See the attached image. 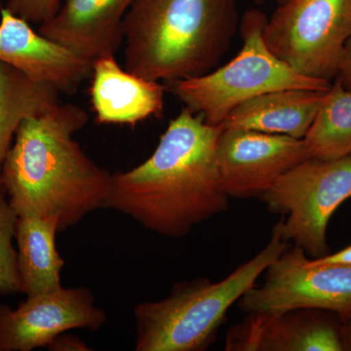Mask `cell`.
Segmentation results:
<instances>
[{
    "label": "cell",
    "mask_w": 351,
    "mask_h": 351,
    "mask_svg": "<svg viewBox=\"0 0 351 351\" xmlns=\"http://www.w3.org/2000/svg\"><path fill=\"white\" fill-rule=\"evenodd\" d=\"M221 132L223 126L182 108L145 162L112 174L107 208L170 239H182L223 213L230 197L218 165Z\"/></svg>",
    "instance_id": "obj_1"
},
{
    "label": "cell",
    "mask_w": 351,
    "mask_h": 351,
    "mask_svg": "<svg viewBox=\"0 0 351 351\" xmlns=\"http://www.w3.org/2000/svg\"><path fill=\"white\" fill-rule=\"evenodd\" d=\"M88 114L71 103H57L23 120L7 154L0 184L17 216L59 219V232L88 214L107 208L112 174L83 152L73 135Z\"/></svg>",
    "instance_id": "obj_2"
},
{
    "label": "cell",
    "mask_w": 351,
    "mask_h": 351,
    "mask_svg": "<svg viewBox=\"0 0 351 351\" xmlns=\"http://www.w3.org/2000/svg\"><path fill=\"white\" fill-rule=\"evenodd\" d=\"M237 27L235 0H135L123 21L124 69L158 82L205 75Z\"/></svg>",
    "instance_id": "obj_3"
},
{
    "label": "cell",
    "mask_w": 351,
    "mask_h": 351,
    "mask_svg": "<svg viewBox=\"0 0 351 351\" xmlns=\"http://www.w3.org/2000/svg\"><path fill=\"white\" fill-rule=\"evenodd\" d=\"M287 249L276 223L269 243L219 282L197 278L176 284L160 301L134 308L137 351H201L216 338L230 307Z\"/></svg>",
    "instance_id": "obj_4"
},
{
    "label": "cell",
    "mask_w": 351,
    "mask_h": 351,
    "mask_svg": "<svg viewBox=\"0 0 351 351\" xmlns=\"http://www.w3.org/2000/svg\"><path fill=\"white\" fill-rule=\"evenodd\" d=\"M267 16L246 11L240 23L243 41L232 61L205 75L165 82L166 90L206 123L223 126L234 108L260 95L283 89L328 91L331 82L300 75L276 57L263 40Z\"/></svg>",
    "instance_id": "obj_5"
},
{
    "label": "cell",
    "mask_w": 351,
    "mask_h": 351,
    "mask_svg": "<svg viewBox=\"0 0 351 351\" xmlns=\"http://www.w3.org/2000/svg\"><path fill=\"white\" fill-rule=\"evenodd\" d=\"M351 197V154L339 158L308 157L284 173L261 198L279 221L281 235L314 258L329 254L328 226Z\"/></svg>",
    "instance_id": "obj_6"
},
{
    "label": "cell",
    "mask_w": 351,
    "mask_h": 351,
    "mask_svg": "<svg viewBox=\"0 0 351 351\" xmlns=\"http://www.w3.org/2000/svg\"><path fill=\"white\" fill-rule=\"evenodd\" d=\"M263 36L300 75L330 82L351 38V0H285L267 18Z\"/></svg>",
    "instance_id": "obj_7"
},
{
    "label": "cell",
    "mask_w": 351,
    "mask_h": 351,
    "mask_svg": "<svg viewBox=\"0 0 351 351\" xmlns=\"http://www.w3.org/2000/svg\"><path fill=\"white\" fill-rule=\"evenodd\" d=\"M263 283L239 301L243 313H281L298 308L351 314V265H313L301 247L286 249L265 269Z\"/></svg>",
    "instance_id": "obj_8"
},
{
    "label": "cell",
    "mask_w": 351,
    "mask_h": 351,
    "mask_svg": "<svg viewBox=\"0 0 351 351\" xmlns=\"http://www.w3.org/2000/svg\"><path fill=\"white\" fill-rule=\"evenodd\" d=\"M107 314L85 287L58 289L27 297L17 308L0 306V351H32L47 348L56 337L73 329L97 331Z\"/></svg>",
    "instance_id": "obj_9"
},
{
    "label": "cell",
    "mask_w": 351,
    "mask_h": 351,
    "mask_svg": "<svg viewBox=\"0 0 351 351\" xmlns=\"http://www.w3.org/2000/svg\"><path fill=\"white\" fill-rule=\"evenodd\" d=\"M217 154L230 198L261 197L280 176L311 157L304 138L237 128H223Z\"/></svg>",
    "instance_id": "obj_10"
},
{
    "label": "cell",
    "mask_w": 351,
    "mask_h": 351,
    "mask_svg": "<svg viewBox=\"0 0 351 351\" xmlns=\"http://www.w3.org/2000/svg\"><path fill=\"white\" fill-rule=\"evenodd\" d=\"M228 332L226 350L232 351H343L341 319L315 308L248 313Z\"/></svg>",
    "instance_id": "obj_11"
},
{
    "label": "cell",
    "mask_w": 351,
    "mask_h": 351,
    "mask_svg": "<svg viewBox=\"0 0 351 351\" xmlns=\"http://www.w3.org/2000/svg\"><path fill=\"white\" fill-rule=\"evenodd\" d=\"M7 8L0 13V62L59 93L73 94L91 75L92 64L34 31Z\"/></svg>",
    "instance_id": "obj_12"
},
{
    "label": "cell",
    "mask_w": 351,
    "mask_h": 351,
    "mask_svg": "<svg viewBox=\"0 0 351 351\" xmlns=\"http://www.w3.org/2000/svg\"><path fill=\"white\" fill-rule=\"evenodd\" d=\"M134 1L66 0L38 32L93 64L119 52L124 41V17Z\"/></svg>",
    "instance_id": "obj_13"
},
{
    "label": "cell",
    "mask_w": 351,
    "mask_h": 351,
    "mask_svg": "<svg viewBox=\"0 0 351 351\" xmlns=\"http://www.w3.org/2000/svg\"><path fill=\"white\" fill-rule=\"evenodd\" d=\"M90 99L99 124L137 125L162 114L166 88L121 68L115 56L92 64Z\"/></svg>",
    "instance_id": "obj_14"
},
{
    "label": "cell",
    "mask_w": 351,
    "mask_h": 351,
    "mask_svg": "<svg viewBox=\"0 0 351 351\" xmlns=\"http://www.w3.org/2000/svg\"><path fill=\"white\" fill-rule=\"evenodd\" d=\"M328 91L283 89L260 95L234 108L226 117L223 128L245 129L302 140Z\"/></svg>",
    "instance_id": "obj_15"
},
{
    "label": "cell",
    "mask_w": 351,
    "mask_h": 351,
    "mask_svg": "<svg viewBox=\"0 0 351 351\" xmlns=\"http://www.w3.org/2000/svg\"><path fill=\"white\" fill-rule=\"evenodd\" d=\"M59 219L55 216H18L15 239L23 293L27 297L47 294L63 287L64 265L56 247Z\"/></svg>",
    "instance_id": "obj_16"
},
{
    "label": "cell",
    "mask_w": 351,
    "mask_h": 351,
    "mask_svg": "<svg viewBox=\"0 0 351 351\" xmlns=\"http://www.w3.org/2000/svg\"><path fill=\"white\" fill-rule=\"evenodd\" d=\"M59 92L0 62V176L23 120L59 103Z\"/></svg>",
    "instance_id": "obj_17"
},
{
    "label": "cell",
    "mask_w": 351,
    "mask_h": 351,
    "mask_svg": "<svg viewBox=\"0 0 351 351\" xmlns=\"http://www.w3.org/2000/svg\"><path fill=\"white\" fill-rule=\"evenodd\" d=\"M309 156L339 158L351 154V91L336 80L304 138Z\"/></svg>",
    "instance_id": "obj_18"
},
{
    "label": "cell",
    "mask_w": 351,
    "mask_h": 351,
    "mask_svg": "<svg viewBox=\"0 0 351 351\" xmlns=\"http://www.w3.org/2000/svg\"><path fill=\"white\" fill-rule=\"evenodd\" d=\"M17 218L0 184V295L23 293L17 251L13 245Z\"/></svg>",
    "instance_id": "obj_19"
},
{
    "label": "cell",
    "mask_w": 351,
    "mask_h": 351,
    "mask_svg": "<svg viewBox=\"0 0 351 351\" xmlns=\"http://www.w3.org/2000/svg\"><path fill=\"white\" fill-rule=\"evenodd\" d=\"M61 0H7L5 8L29 23L43 24L61 7Z\"/></svg>",
    "instance_id": "obj_20"
},
{
    "label": "cell",
    "mask_w": 351,
    "mask_h": 351,
    "mask_svg": "<svg viewBox=\"0 0 351 351\" xmlns=\"http://www.w3.org/2000/svg\"><path fill=\"white\" fill-rule=\"evenodd\" d=\"M47 348L53 351L92 350V348H89L82 339L73 335H66L64 332L53 339Z\"/></svg>",
    "instance_id": "obj_21"
},
{
    "label": "cell",
    "mask_w": 351,
    "mask_h": 351,
    "mask_svg": "<svg viewBox=\"0 0 351 351\" xmlns=\"http://www.w3.org/2000/svg\"><path fill=\"white\" fill-rule=\"evenodd\" d=\"M336 78L346 89L351 91V38L346 44Z\"/></svg>",
    "instance_id": "obj_22"
},
{
    "label": "cell",
    "mask_w": 351,
    "mask_h": 351,
    "mask_svg": "<svg viewBox=\"0 0 351 351\" xmlns=\"http://www.w3.org/2000/svg\"><path fill=\"white\" fill-rule=\"evenodd\" d=\"M309 263L313 265H351V244L336 253H329L320 258H309Z\"/></svg>",
    "instance_id": "obj_23"
},
{
    "label": "cell",
    "mask_w": 351,
    "mask_h": 351,
    "mask_svg": "<svg viewBox=\"0 0 351 351\" xmlns=\"http://www.w3.org/2000/svg\"><path fill=\"white\" fill-rule=\"evenodd\" d=\"M339 332L343 351H351V314L341 320Z\"/></svg>",
    "instance_id": "obj_24"
},
{
    "label": "cell",
    "mask_w": 351,
    "mask_h": 351,
    "mask_svg": "<svg viewBox=\"0 0 351 351\" xmlns=\"http://www.w3.org/2000/svg\"><path fill=\"white\" fill-rule=\"evenodd\" d=\"M254 1L257 2V3H263V2L267 1V0H254ZM272 1H276L277 4H281L285 0H272Z\"/></svg>",
    "instance_id": "obj_25"
}]
</instances>
